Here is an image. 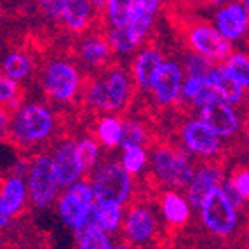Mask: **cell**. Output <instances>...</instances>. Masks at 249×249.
I'll use <instances>...</instances> for the list:
<instances>
[{"label": "cell", "mask_w": 249, "mask_h": 249, "mask_svg": "<svg viewBox=\"0 0 249 249\" xmlns=\"http://www.w3.org/2000/svg\"><path fill=\"white\" fill-rule=\"evenodd\" d=\"M9 218H11V216H9V213L5 211L4 204L0 202V229H4L5 225L9 223Z\"/></svg>", "instance_id": "42"}, {"label": "cell", "mask_w": 249, "mask_h": 249, "mask_svg": "<svg viewBox=\"0 0 249 249\" xmlns=\"http://www.w3.org/2000/svg\"><path fill=\"white\" fill-rule=\"evenodd\" d=\"M4 75H7L9 79L13 80H21L25 79L26 75L32 70V61L26 56L25 53H19V51H14V53L7 54L4 59Z\"/></svg>", "instance_id": "27"}, {"label": "cell", "mask_w": 249, "mask_h": 249, "mask_svg": "<svg viewBox=\"0 0 249 249\" xmlns=\"http://www.w3.org/2000/svg\"><path fill=\"white\" fill-rule=\"evenodd\" d=\"M162 211H164V216L166 220L173 225H183L187 223L188 220V204L187 200L179 197L175 192H169L164 196V200H162Z\"/></svg>", "instance_id": "24"}, {"label": "cell", "mask_w": 249, "mask_h": 249, "mask_svg": "<svg viewBox=\"0 0 249 249\" xmlns=\"http://www.w3.org/2000/svg\"><path fill=\"white\" fill-rule=\"evenodd\" d=\"M220 188H221V192L225 194V197H227V199L230 200V204H232L233 208L237 209L239 206H241L242 200H244V199H242V197L239 196V192L235 190V187L232 185V181H223V185H221Z\"/></svg>", "instance_id": "41"}, {"label": "cell", "mask_w": 249, "mask_h": 249, "mask_svg": "<svg viewBox=\"0 0 249 249\" xmlns=\"http://www.w3.org/2000/svg\"><path fill=\"white\" fill-rule=\"evenodd\" d=\"M202 220L209 230L216 235H229L237 225V213L230 200L225 197L220 187L213 188L206 199L200 202Z\"/></svg>", "instance_id": "2"}, {"label": "cell", "mask_w": 249, "mask_h": 249, "mask_svg": "<svg viewBox=\"0 0 249 249\" xmlns=\"http://www.w3.org/2000/svg\"><path fill=\"white\" fill-rule=\"evenodd\" d=\"M188 44L194 53L208 58L211 63L225 61L232 53V44L208 23H197L188 30Z\"/></svg>", "instance_id": "5"}, {"label": "cell", "mask_w": 249, "mask_h": 249, "mask_svg": "<svg viewBox=\"0 0 249 249\" xmlns=\"http://www.w3.org/2000/svg\"><path fill=\"white\" fill-rule=\"evenodd\" d=\"M133 7L134 0H107L103 11L107 13V18L112 28H121V26L127 25Z\"/></svg>", "instance_id": "26"}, {"label": "cell", "mask_w": 249, "mask_h": 249, "mask_svg": "<svg viewBox=\"0 0 249 249\" xmlns=\"http://www.w3.org/2000/svg\"><path fill=\"white\" fill-rule=\"evenodd\" d=\"M25 197H26L25 181L21 178H18V176H14V178L7 179V181L4 183L0 202L4 204V208H5V211L9 213V216H13L23 208Z\"/></svg>", "instance_id": "21"}, {"label": "cell", "mask_w": 249, "mask_h": 249, "mask_svg": "<svg viewBox=\"0 0 249 249\" xmlns=\"http://www.w3.org/2000/svg\"><path fill=\"white\" fill-rule=\"evenodd\" d=\"M18 94L16 80L9 79L7 75H0V103H9L13 101Z\"/></svg>", "instance_id": "38"}, {"label": "cell", "mask_w": 249, "mask_h": 249, "mask_svg": "<svg viewBox=\"0 0 249 249\" xmlns=\"http://www.w3.org/2000/svg\"><path fill=\"white\" fill-rule=\"evenodd\" d=\"M208 84L214 89V92L220 96L221 100L227 101L230 105L241 103L244 98V89L241 84L230 77L221 67H213L208 73Z\"/></svg>", "instance_id": "18"}, {"label": "cell", "mask_w": 249, "mask_h": 249, "mask_svg": "<svg viewBox=\"0 0 249 249\" xmlns=\"http://www.w3.org/2000/svg\"><path fill=\"white\" fill-rule=\"evenodd\" d=\"M152 166H154V173L157 175V178L171 187H185L194 175L187 159L171 148L155 150L152 157Z\"/></svg>", "instance_id": "6"}, {"label": "cell", "mask_w": 249, "mask_h": 249, "mask_svg": "<svg viewBox=\"0 0 249 249\" xmlns=\"http://www.w3.org/2000/svg\"><path fill=\"white\" fill-rule=\"evenodd\" d=\"M80 59H82L86 65H91V67H103L105 63L110 58V53H112V47L108 44L107 38L103 37H88L86 40H82L80 44Z\"/></svg>", "instance_id": "20"}, {"label": "cell", "mask_w": 249, "mask_h": 249, "mask_svg": "<svg viewBox=\"0 0 249 249\" xmlns=\"http://www.w3.org/2000/svg\"><path fill=\"white\" fill-rule=\"evenodd\" d=\"M221 181V173L214 167H204L199 173L192 175L190 181H188V199L190 202L199 208L200 202L206 199L209 192L213 188L218 187V183Z\"/></svg>", "instance_id": "19"}, {"label": "cell", "mask_w": 249, "mask_h": 249, "mask_svg": "<svg viewBox=\"0 0 249 249\" xmlns=\"http://www.w3.org/2000/svg\"><path fill=\"white\" fill-rule=\"evenodd\" d=\"M91 5L94 7V11H103L105 9V4H107V0H89Z\"/></svg>", "instance_id": "43"}, {"label": "cell", "mask_w": 249, "mask_h": 249, "mask_svg": "<svg viewBox=\"0 0 249 249\" xmlns=\"http://www.w3.org/2000/svg\"><path fill=\"white\" fill-rule=\"evenodd\" d=\"M112 249H131V248H129L127 244H119L117 248H112Z\"/></svg>", "instance_id": "46"}, {"label": "cell", "mask_w": 249, "mask_h": 249, "mask_svg": "<svg viewBox=\"0 0 249 249\" xmlns=\"http://www.w3.org/2000/svg\"><path fill=\"white\" fill-rule=\"evenodd\" d=\"M108 44H110L112 51H117V53H121V54H127L138 47L134 38L129 34L127 26L110 30V34H108Z\"/></svg>", "instance_id": "30"}, {"label": "cell", "mask_w": 249, "mask_h": 249, "mask_svg": "<svg viewBox=\"0 0 249 249\" xmlns=\"http://www.w3.org/2000/svg\"><path fill=\"white\" fill-rule=\"evenodd\" d=\"M208 84V79H204V77H192L188 75V79L185 80V84H181V94L183 98H187V100H194L199 91Z\"/></svg>", "instance_id": "37"}, {"label": "cell", "mask_w": 249, "mask_h": 249, "mask_svg": "<svg viewBox=\"0 0 249 249\" xmlns=\"http://www.w3.org/2000/svg\"><path fill=\"white\" fill-rule=\"evenodd\" d=\"M75 235H77V241H79V249H112L107 232L101 230L98 227V223H96L94 206L89 209L82 225L75 230Z\"/></svg>", "instance_id": "16"}, {"label": "cell", "mask_w": 249, "mask_h": 249, "mask_svg": "<svg viewBox=\"0 0 249 249\" xmlns=\"http://www.w3.org/2000/svg\"><path fill=\"white\" fill-rule=\"evenodd\" d=\"M183 142L194 154L211 157L220 148V136L214 134L202 121H190L183 125Z\"/></svg>", "instance_id": "11"}, {"label": "cell", "mask_w": 249, "mask_h": 249, "mask_svg": "<svg viewBox=\"0 0 249 249\" xmlns=\"http://www.w3.org/2000/svg\"><path fill=\"white\" fill-rule=\"evenodd\" d=\"M5 122H7V117H5V112H4V110H0V136H2V133H4Z\"/></svg>", "instance_id": "44"}, {"label": "cell", "mask_w": 249, "mask_h": 249, "mask_svg": "<svg viewBox=\"0 0 249 249\" xmlns=\"http://www.w3.org/2000/svg\"><path fill=\"white\" fill-rule=\"evenodd\" d=\"M46 91L58 101H70L79 91L80 79L77 68L68 61H53L46 68Z\"/></svg>", "instance_id": "8"}, {"label": "cell", "mask_w": 249, "mask_h": 249, "mask_svg": "<svg viewBox=\"0 0 249 249\" xmlns=\"http://www.w3.org/2000/svg\"><path fill=\"white\" fill-rule=\"evenodd\" d=\"M145 142V131L140 124L136 122H125L122 125V133H121V142L119 145L122 148H127V146H134V145H142Z\"/></svg>", "instance_id": "33"}, {"label": "cell", "mask_w": 249, "mask_h": 249, "mask_svg": "<svg viewBox=\"0 0 249 249\" xmlns=\"http://www.w3.org/2000/svg\"><path fill=\"white\" fill-rule=\"evenodd\" d=\"M129 94V80L122 70L108 71L105 79H100L89 88L88 100L101 110H117L125 103Z\"/></svg>", "instance_id": "3"}, {"label": "cell", "mask_w": 249, "mask_h": 249, "mask_svg": "<svg viewBox=\"0 0 249 249\" xmlns=\"http://www.w3.org/2000/svg\"><path fill=\"white\" fill-rule=\"evenodd\" d=\"M96 223L105 232H113L119 229L122 220L121 204L115 202H94Z\"/></svg>", "instance_id": "23"}, {"label": "cell", "mask_w": 249, "mask_h": 249, "mask_svg": "<svg viewBox=\"0 0 249 249\" xmlns=\"http://www.w3.org/2000/svg\"><path fill=\"white\" fill-rule=\"evenodd\" d=\"M200 108V121L218 136H232L239 129V117L232 105L223 101L221 98H213L211 101L204 103Z\"/></svg>", "instance_id": "9"}, {"label": "cell", "mask_w": 249, "mask_h": 249, "mask_svg": "<svg viewBox=\"0 0 249 249\" xmlns=\"http://www.w3.org/2000/svg\"><path fill=\"white\" fill-rule=\"evenodd\" d=\"M94 16V7L89 0H65L61 13V23L70 32L82 34L91 25V19Z\"/></svg>", "instance_id": "15"}, {"label": "cell", "mask_w": 249, "mask_h": 249, "mask_svg": "<svg viewBox=\"0 0 249 249\" xmlns=\"http://www.w3.org/2000/svg\"><path fill=\"white\" fill-rule=\"evenodd\" d=\"M232 185L235 187V190L239 192V196L242 199H248L249 197V173L248 171H241V173H237V176L232 179Z\"/></svg>", "instance_id": "39"}, {"label": "cell", "mask_w": 249, "mask_h": 249, "mask_svg": "<svg viewBox=\"0 0 249 249\" xmlns=\"http://www.w3.org/2000/svg\"><path fill=\"white\" fill-rule=\"evenodd\" d=\"M53 169L59 187H70L80 176L79 164L75 159V143H63L53 159Z\"/></svg>", "instance_id": "13"}, {"label": "cell", "mask_w": 249, "mask_h": 249, "mask_svg": "<svg viewBox=\"0 0 249 249\" xmlns=\"http://www.w3.org/2000/svg\"><path fill=\"white\" fill-rule=\"evenodd\" d=\"M94 202H115L124 204L131 194V176L119 162L105 164L92 183Z\"/></svg>", "instance_id": "1"}, {"label": "cell", "mask_w": 249, "mask_h": 249, "mask_svg": "<svg viewBox=\"0 0 249 249\" xmlns=\"http://www.w3.org/2000/svg\"><path fill=\"white\" fill-rule=\"evenodd\" d=\"M146 162V154L142 148V145H134L124 148V155H122V167L127 171L129 175L140 173L143 169Z\"/></svg>", "instance_id": "32"}, {"label": "cell", "mask_w": 249, "mask_h": 249, "mask_svg": "<svg viewBox=\"0 0 249 249\" xmlns=\"http://www.w3.org/2000/svg\"><path fill=\"white\" fill-rule=\"evenodd\" d=\"M181 68L178 63L175 61H166L160 65L155 82L152 86L155 98L159 103L169 105L173 101L178 100L179 91H181Z\"/></svg>", "instance_id": "12"}, {"label": "cell", "mask_w": 249, "mask_h": 249, "mask_svg": "<svg viewBox=\"0 0 249 249\" xmlns=\"http://www.w3.org/2000/svg\"><path fill=\"white\" fill-rule=\"evenodd\" d=\"M249 25V11L242 5L241 0H230L221 5L214 14V28L221 37L229 42H235L244 37Z\"/></svg>", "instance_id": "10"}, {"label": "cell", "mask_w": 249, "mask_h": 249, "mask_svg": "<svg viewBox=\"0 0 249 249\" xmlns=\"http://www.w3.org/2000/svg\"><path fill=\"white\" fill-rule=\"evenodd\" d=\"M121 133H122V124L113 117H107L100 122L98 125V136L107 146L113 148L121 142Z\"/></svg>", "instance_id": "31"}, {"label": "cell", "mask_w": 249, "mask_h": 249, "mask_svg": "<svg viewBox=\"0 0 249 249\" xmlns=\"http://www.w3.org/2000/svg\"><path fill=\"white\" fill-rule=\"evenodd\" d=\"M89 209L91 208H86L79 200H75L70 194H65L59 200V214H61V220L70 227V229L77 230L82 225V221L86 220V216H88Z\"/></svg>", "instance_id": "22"}, {"label": "cell", "mask_w": 249, "mask_h": 249, "mask_svg": "<svg viewBox=\"0 0 249 249\" xmlns=\"http://www.w3.org/2000/svg\"><path fill=\"white\" fill-rule=\"evenodd\" d=\"M63 5H65V0H38L40 13L53 21L61 19Z\"/></svg>", "instance_id": "36"}, {"label": "cell", "mask_w": 249, "mask_h": 249, "mask_svg": "<svg viewBox=\"0 0 249 249\" xmlns=\"http://www.w3.org/2000/svg\"><path fill=\"white\" fill-rule=\"evenodd\" d=\"M54 127L51 112L40 105H26L14 119V134L19 142L34 143L46 140Z\"/></svg>", "instance_id": "4"}, {"label": "cell", "mask_w": 249, "mask_h": 249, "mask_svg": "<svg viewBox=\"0 0 249 249\" xmlns=\"http://www.w3.org/2000/svg\"><path fill=\"white\" fill-rule=\"evenodd\" d=\"M206 2H208V4H211V5H225V4H229L230 0H206Z\"/></svg>", "instance_id": "45"}, {"label": "cell", "mask_w": 249, "mask_h": 249, "mask_svg": "<svg viewBox=\"0 0 249 249\" xmlns=\"http://www.w3.org/2000/svg\"><path fill=\"white\" fill-rule=\"evenodd\" d=\"M155 230V218L148 208L138 206L133 208L125 218V235L134 244H143L150 241Z\"/></svg>", "instance_id": "14"}, {"label": "cell", "mask_w": 249, "mask_h": 249, "mask_svg": "<svg viewBox=\"0 0 249 249\" xmlns=\"http://www.w3.org/2000/svg\"><path fill=\"white\" fill-rule=\"evenodd\" d=\"M68 194L75 200H79L82 206H86V208H92L94 206V196H92V190L88 183H71L70 187H68Z\"/></svg>", "instance_id": "35"}, {"label": "cell", "mask_w": 249, "mask_h": 249, "mask_svg": "<svg viewBox=\"0 0 249 249\" xmlns=\"http://www.w3.org/2000/svg\"><path fill=\"white\" fill-rule=\"evenodd\" d=\"M134 7L150 16H155L162 7V0H134Z\"/></svg>", "instance_id": "40"}, {"label": "cell", "mask_w": 249, "mask_h": 249, "mask_svg": "<svg viewBox=\"0 0 249 249\" xmlns=\"http://www.w3.org/2000/svg\"><path fill=\"white\" fill-rule=\"evenodd\" d=\"M162 63L164 61H162L160 53L154 47H146L138 54L136 61H134V79L140 88L152 89Z\"/></svg>", "instance_id": "17"}, {"label": "cell", "mask_w": 249, "mask_h": 249, "mask_svg": "<svg viewBox=\"0 0 249 249\" xmlns=\"http://www.w3.org/2000/svg\"><path fill=\"white\" fill-rule=\"evenodd\" d=\"M75 159H77L80 173L89 171L98 160V143L89 138L82 140L79 145H75Z\"/></svg>", "instance_id": "29"}, {"label": "cell", "mask_w": 249, "mask_h": 249, "mask_svg": "<svg viewBox=\"0 0 249 249\" xmlns=\"http://www.w3.org/2000/svg\"><path fill=\"white\" fill-rule=\"evenodd\" d=\"M223 68L227 73L232 77L235 82H239L242 88L249 86V59L244 53H235L229 54V58L225 59Z\"/></svg>", "instance_id": "25"}, {"label": "cell", "mask_w": 249, "mask_h": 249, "mask_svg": "<svg viewBox=\"0 0 249 249\" xmlns=\"http://www.w3.org/2000/svg\"><path fill=\"white\" fill-rule=\"evenodd\" d=\"M58 187L59 185L53 169V159H49L47 155L38 157L28 175V192L35 206L37 208L49 206L56 197Z\"/></svg>", "instance_id": "7"}, {"label": "cell", "mask_w": 249, "mask_h": 249, "mask_svg": "<svg viewBox=\"0 0 249 249\" xmlns=\"http://www.w3.org/2000/svg\"><path fill=\"white\" fill-rule=\"evenodd\" d=\"M154 18L155 16H150V14L143 13L140 9L133 7V13H131V18L127 21V30L131 37L134 38L138 46L142 44L143 40L146 38V35L150 34V30H152V25H154Z\"/></svg>", "instance_id": "28"}, {"label": "cell", "mask_w": 249, "mask_h": 249, "mask_svg": "<svg viewBox=\"0 0 249 249\" xmlns=\"http://www.w3.org/2000/svg\"><path fill=\"white\" fill-rule=\"evenodd\" d=\"M211 68H213V63L209 61L208 58H204V56H200V54H197V53L188 54V58H187L188 75H192V77H204V79H206Z\"/></svg>", "instance_id": "34"}]
</instances>
